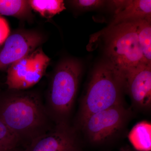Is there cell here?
<instances>
[{"instance_id": "obj_1", "label": "cell", "mask_w": 151, "mask_h": 151, "mask_svg": "<svg viewBox=\"0 0 151 151\" xmlns=\"http://www.w3.org/2000/svg\"><path fill=\"white\" fill-rule=\"evenodd\" d=\"M122 89L118 74L108 63L98 66L81 101V122L93 113L123 104Z\"/></svg>"}, {"instance_id": "obj_2", "label": "cell", "mask_w": 151, "mask_h": 151, "mask_svg": "<svg viewBox=\"0 0 151 151\" xmlns=\"http://www.w3.org/2000/svg\"><path fill=\"white\" fill-rule=\"evenodd\" d=\"M45 119L41 104L31 94H15L6 99L0 107V119L19 138L37 132Z\"/></svg>"}, {"instance_id": "obj_3", "label": "cell", "mask_w": 151, "mask_h": 151, "mask_svg": "<svg viewBox=\"0 0 151 151\" xmlns=\"http://www.w3.org/2000/svg\"><path fill=\"white\" fill-rule=\"evenodd\" d=\"M106 51L110 59L108 64L118 74L147 64L139 42L136 20L114 26L107 38Z\"/></svg>"}, {"instance_id": "obj_4", "label": "cell", "mask_w": 151, "mask_h": 151, "mask_svg": "<svg viewBox=\"0 0 151 151\" xmlns=\"http://www.w3.org/2000/svg\"><path fill=\"white\" fill-rule=\"evenodd\" d=\"M81 73L80 63L75 60H63L55 68L50 87L49 101L52 111L65 116L71 111Z\"/></svg>"}, {"instance_id": "obj_5", "label": "cell", "mask_w": 151, "mask_h": 151, "mask_svg": "<svg viewBox=\"0 0 151 151\" xmlns=\"http://www.w3.org/2000/svg\"><path fill=\"white\" fill-rule=\"evenodd\" d=\"M50 61L42 48L38 47L8 68L6 84L15 90L33 86L44 75Z\"/></svg>"}, {"instance_id": "obj_6", "label": "cell", "mask_w": 151, "mask_h": 151, "mask_svg": "<svg viewBox=\"0 0 151 151\" xmlns=\"http://www.w3.org/2000/svg\"><path fill=\"white\" fill-rule=\"evenodd\" d=\"M127 116V111L121 104L93 113L81 122L89 140L100 143L119 131Z\"/></svg>"}, {"instance_id": "obj_7", "label": "cell", "mask_w": 151, "mask_h": 151, "mask_svg": "<svg viewBox=\"0 0 151 151\" xmlns=\"http://www.w3.org/2000/svg\"><path fill=\"white\" fill-rule=\"evenodd\" d=\"M44 41L40 33L21 30L9 36L0 50V70L8 68L14 63L35 50Z\"/></svg>"}, {"instance_id": "obj_8", "label": "cell", "mask_w": 151, "mask_h": 151, "mask_svg": "<svg viewBox=\"0 0 151 151\" xmlns=\"http://www.w3.org/2000/svg\"><path fill=\"white\" fill-rule=\"evenodd\" d=\"M122 88L129 94L133 102L142 108L151 104V65L141 64L118 75Z\"/></svg>"}, {"instance_id": "obj_9", "label": "cell", "mask_w": 151, "mask_h": 151, "mask_svg": "<svg viewBox=\"0 0 151 151\" xmlns=\"http://www.w3.org/2000/svg\"><path fill=\"white\" fill-rule=\"evenodd\" d=\"M75 140L68 130L63 126L33 139L26 151H76Z\"/></svg>"}, {"instance_id": "obj_10", "label": "cell", "mask_w": 151, "mask_h": 151, "mask_svg": "<svg viewBox=\"0 0 151 151\" xmlns=\"http://www.w3.org/2000/svg\"><path fill=\"white\" fill-rule=\"evenodd\" d=\"M116 9L114 24L139 19L151 20V0H129L111 1Z\"/></svg>"}, {"instance_id": "obj_11", "label": "cell", "mask_w": 151, "mask_h": 151, "mask_svg": "<svg viewBox=\"0 0 151 151\" xmlns=\"http://www.w3.org/2000/svg\"><path fill=\"white\" fill-rule=\"evenodd\" d=\"M129 141L134 148L139 151L151 150V124L147 121L138 123L128 135Z\"/></svg>"}, {"instance_id": "obj_12", "label": "cell", "mask_w": 151, "mask_h": 151, "mask_svg": "<svg viewBox=\"0 0 151 151\" xmlns=\"http://www.w3.org/2000/svg\"><path fill=\"white\" fill-rule=\"evenodd\" d=\"M32 10L28 1L0 0V15L27 19L32 15Z\"/></svg>"}, {"instance_id": "obj_13", "label": "cell", "mask_w": 151, "mask_h": 151, "mask_svg": "<svg viewBox=\"0 0 151 151\" xmlns=\"http://www.w3.org/2000/svg\"><path fill=\"white\" fill-rule=\"evenodd\" d=\"M32 9L46 19H51L66 9L62 0H29Z\"/></svg>"}, {"instance_id": "obj_14", "label": "cell", "mask_w": 151, "mask_h": 151, "mask_svg": "<svg viewBox=\"0 0 151 151\" xmlns=\"http://www.w3.org/2000/svg\"><path fill=\"white\" fill-rule=\"evenodd\" d=\"M151 20H136L138 39L146 64L151 65Z\"/></svg>"}, {"instance_id": "obj_15", "label": "cell", "mask_w": 151, "mask_h": 151, "mask_svg": "<svg viewBox=\"0 0 151 151\" xmlns=\"http://www.w3.org/2000/svg\"><path fill=\"white\" fill-rule=\"evenodd\" d=\"M19 138L0 119V147L13 150Z\"/></svg>"}, {"instance_id": "obj_16", "label": "cell", "mask_w": 151, "mask_h": 151, "mask_svg": "<svg viewBox=\"0 0 151 151\" xmlns=\"http://www.w3.org/2000/svg\"><path fill=\"white\" fill-rule=\"evenodd\" d=\"M69 2L72 5L82 9L97 8L102 6L106 2L101 0H76Z\"/></svg>"}, {"instance_id": "obj_17", "label": "cell", "mask_w": 151, "mask_h": 151, "mask_svg": "<svg viewBox=\"0 0 151 151\" xmlns=\"http://www.w3.org/2000/svg\"><path fill=\"white\" fill-rule=\"evenodd\" d=\"M10 29L8 23L5 19L0 16V45L6 40L10 35Z\"/></svg>"}, {"instance_id": "obj_18", "label": "cell", "mask_w": 151, "mask_h": 151, "mask_svg": "<svg viewBox=\"0 0 151 151\" xmlns=\"http://www.w3.org/2000/svg\"><path fill=\"white\" fill-rule=\"evenodd\" d=\"M10 150H8V149L0 147V151H12Z\"/></svg>"}, {"instance_id": "obj_19", "label": "cell", "mask_w": 151, "mask_h": 151, "mask_svg": "<svg viewBox=\"0 0 151 151\" xmlns=\"http://www.w3.org/2000/svg\"><path fill=\"white\" fill-rule=\"evenodd\" d=\"M122 151H131L130 150H122Z\"/></svg>"}, {"instance_id": "obj_20", "label": "cell", "mask_w": 151, "mask_h": 151, "mask_svg": "<svg viewBox=\"0 0 151 151\" xmlns=\"http://www.w3.org/2000/svg\"><path fill=\"white\" fill-rule=\"evenodd\" d=\"M76 151H77V150H76Z\"/></svg>"}, {"instance_id": "obj_21", "label": "cell", "mask_w": 151, "mask_h": 151, "mask_svg": "<svg viewBox=\"0 0 151 151\" xmlns=\"http://www.w3.org/2000/svg\"></svg>"}]
</instances>
